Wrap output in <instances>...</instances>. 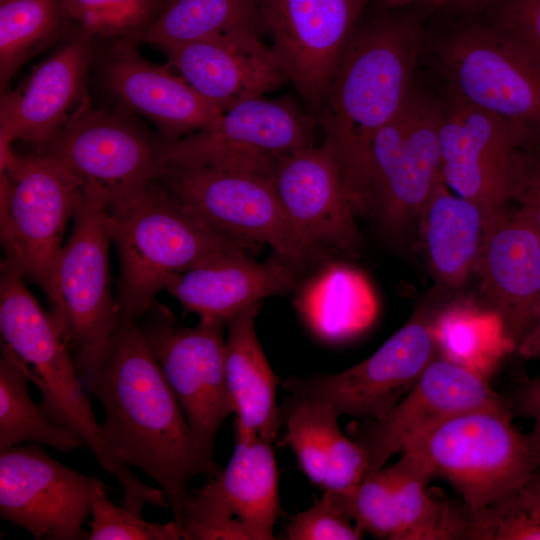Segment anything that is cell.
<instances>
[{
	"instance_id": "6da1fadb",
	"label": "cell",
	"mask_w": 540,
	"mask_h": 540,
	"mask_svg": "<svg viewBox=\"0 0 540 540\" xmlns=\"http://www.w3.org/2000/svg\"><path fill=\"white\" fill-rule=\"evenodd\" d=\"M87 392L103 408L102 434L114 457L159 484L173 520L180 526L188 483L204 472L195 457L181 405L152 355L138 319L120 315Z\"/></svg>"
},
{
	"instance_id": "7a4b0ae2",
	"label": "cell",
	"mask_w": 540,
	"mask_h": 540,
	"mask_svg": "<svg viewBox=\"0 0 540 540\" xmlns=\"http://www.w3.org/2000/svg\"><path fill=\"white\" fill-rule=\"evenodd\" d=\"M418 51V34L407 20L356 26L316 119L356 215L371 213L372 142L405 101Z\"/></svg>"
},
{
	"instance_id": "3957f363",
	"label": "cell",
	"mask_w": 540,
	"mask_h": 540,
	"mask_svg": "<svg viewBox=\"0 0 540 540\" xmlns=\"http://www.w3.org/2000/svg\"><path fill=\"white\" fill-rule=\"evenodd\" d=\"M23 279L7 263L1 264L0 331L2 343L18 357L29 381L39 389V406L82 438L101 468L119 483L125 508L139 516L146 505L166 508L164 491L141 481L110 451L68 347L52 316L41 308Z\"/></svg>"
},
{
	"instance_id": "277c9868",
	"label": "cell",
	"mask_w": 540,
	"mask_h": 540,
	"mask_svg": "<svg viewBox=\"0 0 540 540\" xmlns=\"http://www.w3.org/2000/svg\"><path fill=\"white\" fill-rule=\"evenodd\" d=\"M107 224L120 260V315L138 320L173 275L258 248L212 230L157 179L109 199Z\"/></svg>"
},
{
	"instance_id": "5b68a950",
	"label": "cell",
	"mask_w": 540,
	"mask_h": 540,
	"mask_svg": "<svg viewBox=\"0 0 540 540\" xmlns=\"http://www.w3.org/2000/svg\"><path fill=\"white\" fill-rule=\"evenodd\" d=\"M109 195L87 184L53 271L52 316L78 375L88 388L118 325L120 309L111 291L107 224Z\"/></svg>"
},
{
	"instance_id": "8992f818",
	"label": "cell",
	"mask_w": 540,
	"mask_h": 540,
	"mask_svg": "<svg viewBox=\"0 0 540 540\" xmlns=\"http://www.w3.org/2000/svg\"><path fill=\"white\" fill-rule=\"evenodd\" d=\"M505 404L452 416L412 440L401 453L431 477L447 480L470 513L528 484L535 460L528 434L514 425Z\"/></svg>"
},
{
	"instance_id": "52a82bcc",
	"label": "cell",
	"mask_w": 540,
	"mask_h": 540,
	"mask_svg": "<svg viewBox=\"0 0 540 540\" xmlns=\"http://www.w3.org/2000/svg\"><path fill=\"white\" fill-rule=\"evenodd\" d=\"M0 236L5 260L48 300L67 224L85 186L42 153L0 159Z\"/></svg>"
},
{
	"instance_id": "ba28073f",
	"label": "cell",
	"mask_w": 540,
	"mask_h": 540,
	"mask_svg": "<svg viewBox=\"0 0 540 540\" xmlns=\"http://www.w3.org/2000/svg\"><path fill=\"white\" fill-rule=\"evenodd\" d=\"M146 343L184 412L192 448L204 475L220 468L214 444L224 420L233 413L224 368L226 322L200 319L179 326L163 305L154 302L140 318Z\"/></svg>"
},
{
	"instance_id": "9c48e42d",
	"label": "cell",
	"mask_w": 540,
	"mask_h": 540,
	"mask_svg": "<svg viewBox=\"0 0 540 540\" xmlns=\"http://www.w3.org/2000/svg\"><path fill=\"white\" fill-rule=\"evenodd\" d=\"M157 180L215 232L306 265L326 253L308 245L288 220L269 178L200 166H164Z\"/></svg>"
},
{
	"instance_id": "30bf717a",
	"label": "cell",
	"mask_w": 540,
	"mask_h": 540,
	"mask_svg": "<svg viewBox=\"0 0 540 540\" xmlns=\"http://www.w3.org/2000/svg\"><path fill=\"white\" fill-rule=\"evenodd\" d=\"M442 112L443 106L410 89L372 142L370 215L391 238L417 232L423 208L441 178Z\"/></svg>"
},
{
	"instance_id": "8fae6325",
	"label": "cell",
	"mask_w": 540,
	"mask_h": 540,
	"mask_svg": "<svg viewBox=\"0 0 540 540\" xmlns=\"http://www.w3.org/2000/svg\"><path fill=\"white\" fill-rule=\"evenodd\" d=\"M315 121L288 98L243 101L207 128L162 140L164 166H200L258 174L270 179L279 158L314 145Z\"/></svg>"
},
{
	"instance_id": "7c38bea8",
	"label": "cell",
	"mask_w": 540,
	"mask_h": 540,
	"mask_svg": "<svg viewBox=\"0 0 540 540\" xmlns=\"http://www.w3.org/2000/svg\"><path fill=\"white\" fill-rule=\"evenodd\" d=\"M437 310H417L372 355L334 374L289 377L290 397L327 404L340 416L380 421L438 356L432 331Z\"/></svg>"
},
{
	"instance_id": "4fadbf2b",
	"label": "cell",
	"mask_w": 540,
	"mask_h": 540,
	"mask_svg": "<svg viewBox=\"0 0 540 540\" xmlns=\"http://www.w3.org/2000/svg\"><path fill=\"white\" fill-rule=\"evenodd\" d=\"M451 94L540 142V64L495 28L468 27L439 50Z\"/></svg>"
},
{
	"instance_id": "5bb4252c",
	"label": "cell",
	"mask_w": 540,
	"mask_h": 540,
	"mask_svg": "<svg viewBox=\"0 0 540 540\" xmlns=\"http://www.w3.org/2000/svg\"><path fill=\"white\" fill-rule=\"evenodd\" d=\"M431 475L411 456L401 453L359 485L329 492L364 534L388 540H465L464 504L428 488Z\"/></svg>"
},
{
	"instance_id": "9a60e30c",
	"label": "cell",
	"mask_w": 540,
	"mask_h": 540,
	"mask_svg": "<svg viewBox=\"0 0 540 540\" xmlns=\"http://www.w3.org/2000/svg\"><path fill=\"white\" fill-rule=\"evenodd\" d=\"M272 53L315 121L368 0H256Z\"/></svg>"
},
{
	"instance_id": "2e32d148",
	"label": "cell",
	"mask_w": 540,
	"mask_h": 540,
	"mask_svg": "<svg viewBox=\"0 0 540 540\" xmlns=\"http://www.w3.org/2000/svg\"><path fill=\"white\" fill-rule=\"evenodd\" d=\"M532 144L505 119L451 94L439 131L441 178L491 214L510 206L520 155Z\"/></svg>"
},
{
	"instance_id": "e0dca14e",
	"label": "cell",
	"mask_w": 540,
	"mask_h": 540,
	"mask_svg": "<svg viewBox=\"0 0 540 540\" xmlns=\"http://www.w3.org/2000/svg\"><path fill=\"white\" fill-rule=\"evenodd\" d=\"M100 481L33 444L0 450V516L39 540L88 539L83 524Z\"/></svg>"
},
{
	"instance_id": "ac0fdd59",
	"label": "cell",
	"mask_w": 540,
	"mask_h": 540,
	"mask_svg": "<svg viewBox=\"0 0 540 540\" xmlns=\"http://www.w3.org/2000/svg\"><path fill=\"white\" fill-rule=\"evenodd\" d=\"M271 443L261 437L235 439L226 467L202 487L188 491L180 526L219 538L245 526L252 540L275 539L278 468Z\"/></svg>"
},
{
	"instance_id": "d6986e66",
	"label": "cell",
	"mask_w": 540,
	"mask_h": 540,
	"mask_svg": "<svg viewBox=\"0 0 540 540\" xmlns=\"http://www.w3.org/2000/svg\"><path fill=\"white\" fill-rule=\"evenodd\" d=\"M160 144L121 115L88 107L39 145V153L111 199L158 178Z\"/></svg>"
},
{
	"instance_id": "ffe728a7",
	"label": "cell",
	"mask_w": 540,
	"mask_h": 540,
	"mask_svg": "<svg viewBox=\"0 0 540 540\" xmlns=\"http://www.w3.org/2000/svg\"><path fill=\"white\" fill-rule=\"evenodd\" d=\"M503 404L505 400L491 388L489 380L437 356L385 418L364 420L350 428L353 439L367 454L366 478L442 421L469 410Z\"/></svg>"
},
{
	"instance_id": "44dd1931",
	"label": "cell",
	"mask_w": 540,
	"mask_h": 540,
	"mask_svg": "<svg viewBox=\"0 0 540 540\" xmlns=\"http://www.w3.org/2000/svg\"><path fill=\"white\" fill-rule=\"evenodd\" d=\"M270 181L293 228L312 248L351 251L360 243L339 166L322 143L281 156Z\"/></svg>"
},
{
	"instance_id": "7402d4cb",
	"label": "cell",
	"mask_w": 540,
	"mask_h": 540,
	"mask_svg": "<svg viewBox=\"0 0 540 540\" xmlns=\"http://www.w3.org/2000/svg\"><path fill=\"white\" fill-rule=\"evenodd\" d=\"M475 273L477 300L499 316L516 350L540 301V232L515 207L489 218Z\"/></svg>"
},
{
	"instance_id": "603a6c76",
	"label": "cell",
	"mask_w": 540,
	"mask_h": 540,
	"mask_svg": "<svg viewBox=\"0 0 540 540\" xmlns=\"http://www.w3.org/2000/svg\"><path fill=\"white\" fill-rule=\"evenodd\" d=\"M90 36L81 32L40 63L0 104V147L14 140L41 145L89 107Z\"/></svg>"
},
{
	"instance_id": "cb8c5ba5",
	"label": "cell",
	"mask_w": 540,
	"mask_h": 540,
	"mask_svg": "<svg viewBox=\"0 0 540 540\" xmlns=\"http://www.w3.org/2000/svg\"><path fill=\"white\" fill-rule=\"evenodd\" d=\"M163 50L168 65L223 112L288 82L271 49L255 31L235 32Z\"/></svg>"
},
{
	"instance_id": "d4e9b609",
	"label": "cell",
	"mask_w": 540,
	"mask_h": 540,
	"mask_svg": "<svg viewBox=\"0 0 540 540\" xmlns=\"http://www.w3.org/2000/svg\"><path fill=\"white\" fill-rule=\"evenodd\" d=\"M302 267L277 253L265 262L248 253L232 254L173 275L165 289L185 311L226 322L265 297L294 289Z\"/></svg>"
},
{
	"instance_id": "484cf974",
	"label": "cell",
	"mask_w": 540,
	"mask_h": 540,
	"mask_svg": "<svg viewBox=\"0 0 540 540\" xmlns=\"http://www.w3.org/2000/svg\"><path fill=\"white\" fill-rule=\"evenodd\" d=\"M106 78L120 102L153 121L163 140L207 128L223 114L169 65L149 63L124 40L111 54Z\"/></svg>"
},
{
	"instance_id": "4316f807",
	"label": "cell",
	"mask_w": 540,
	"mask_h": 540,
	"mask_svg": "<svg viewBox=\"0 0 540 540\" xmlns=\"http://www.w3.org/2000/svg\"><path fill=\"white\" fill-rule=\"evenodd\" d=\"M282 410L286 420L282 445L291 447L303 473L322 492L345 491L365 479L367 454L356 440L341 432L335 410L291 397Z\"/></svg>"
},
{
	"instance_id": "83f0119b",
	"label": "cell",
	"mask_w": 540,
	"mask_h": 540,
	"mask_svg": "<svg viewBox=\"0 0 540 540\" xmlns=\"http://www.w3.org/2000/svg\"><path fill=\"white\" fill-rule=\"evenodd\" d=\"M260 303L230 317L224 345V368L233 405L235 439L275 440L280 425L276 404L277 378L255 330Z\"/></svg>"
},
{
	"instance_id": "f1b7e54d",
	"label": "cell",
	"mask_w": 540,
	"mask_h": 540,
	"mask_svg": "<svg viewBox=\"0 0 540 540\" xmlns=\"http://www.w3.org/2000/svg\"><path fill=\"white\" fill-rule=\"evenodd\" d=\"M494 215L452 191L440 178L421 213L417 237L436 282L461 287L475 272L486 226Z\"/></svg>"
},
{
	"instance_id": "f546056e",
	"label": "cell",
	"mask_w": 540,
	"mask_h": 540,
	"mask_svg": "<svg viewBox=\"0 0 540 540\" xmlns=\"http://www.w3.org/2000/svg\"><path fill=\"white\" fill-rule=\"evenodd\" d=\"M295 307L319 338L342 342L373 324L378 300L363 271L346 263L331 262L302 284Z\"/></svg>"
},
{
	"instance_id": "4dcf8cb0",
	"label": "cell",
	"mask_w": 540,
	"mask_h": 540,
	"mask_svg": "<svg viewBox=\"0 0 540 540\" xmlns=\"http://www.w3.org/2000/svg\"><path fill=\"white\" fill-rule=\"evenodd\" d=\"M432 331L438 356L489 380L502 359L515 350L499 316L478 300L462 299L440 307Z\"/></svg>"
},
{
	"instance_id": "1f68e13d",
	"label": "cell",
	"mask_w": 540,
	"mask_h": 540,
	"mask_svg": "<svg viewBox=\"0 0 540 540\" xmlns=\"http://www.w3.org/2000/svg\"><path fill=\"white\" fill-rule=\"evenodd\" d=\"M259 28L256 0H165L140 38L165 49Z\"/></svg>"
},
{
	"instance_id": "d6a6232c",
	"label": "cell",
	"mask_w": 540,
	"mask_h": 540,
	"mask_svg": "<svg viewBox=\"0 0 540 540\" xmlns=\"http://www.w3.org/2000/svg\"><path fill=\"white\" fill-rule=\"evenodd\" d=\"M26 371L13 351L1 344L0 450L24 442L70 453L87 447L80 436L51 419L30 397Z\"/></svg>"
},
{
	"instance_id": "836d02e7",
	"label": "cell",
	"mask_w": 540,
	"mask_h": 540,
	"mask_svg": "<svg viewBox=\"0 0 540 540\" xmlns=\"http://www.w3.org/2000/svg\"><path fill=\"white\" fill-rule=\"evenodd\" d=\"M68 20L61 0H0V84L60 33Z\"/></svg>"
},
{
	"instance_id": "e575fe53",
	"label": "cell",
	"mask_w": 540,
	"mask_h": 540,
	"mask_svg": "<svg viewBox=\"0 0 540 540\" xmlns=\"http://www.w3.org/2000/svg\"><path fill=\"white\" fill-rule=\"evenodd\" d=\"M165 0H61L64 13L89 36L140 37Z\"/></svg>"
},
{
	"instance_id": "d590c367",
	"label": "cell",
	"mask_w": 540,
	"mask_h": 540,
	"mask_svg": "<svg viewBox=\"0 0 540 540\" xmlns=\"http://www.w3.org/2000/svg\"><path fill=\"white\" fill-rule=\"evenodd\" d=\"M467 514L468 540H540V490L528 484Z\"/></svg>"
},
{
	"instance_id": "8d00e7d4",
	"label": "cell",
	"mask_w": 540,
	"mask_h": 540,
	"mask_svg": "<svg viewBox=\"0 0 540 540\" xmlns=\"http://www.w3.org/2000/svg\"><path fill=\"white\" fill-rule=\"evenodd\" d=\"M91 514L89 540L182 539L181 530L174 520L167 523L148 522L124 506L113 504L107 499L101 481L92 497Z\"/></svg>"
},
{
	"instance_id": "74e56055",
	"label": "cell",
	"mask_w": 540,
	"mask_h": 540,
	"mask_svg": "<svg viewBox=\"0 0 540 540\" xmlns=\"http://www.w3.org/2000/svg\"><path fill=\"white\" fill-rule=\"evenodd\" d=\"M363 535L330 494L323 492L308 509L290 518L284 536L288 540H358Z\"/></svg>"
},
{
	"instance_id": "f35d334b",
	"label": "cell",
	"mask_w": 540,
	"mask_h": 540,
	"mask_svg": "<svg viewBox=\"0 0 540 540\" xmlns=\"http://www.w3.org/2000/svg\"><path fill=\"white\" fill-rule=\"evenodd\" d=\"M494 28L540 64V0H503Z\"/></svg>"
},
{
	"instance_id": "ab89813d",
	"label": "cell",
	"mask_w": 540,
	"mask_h": 540,
	"mask_svg": "<svg viewBox=\"0 0 540 540\" xmlns=\"http://www.w3.org/2000/svg\"><path fill=\"white\" fill-rule=\"evenodd\" d=\"M510 205L522 212L540 232V142L522 149Z\"/></svg>"
},
{
	"instance_id": "60d3db41",
	"label": "cell",
	"mask_w": 540,
	"mask_h": 540,
	"mask_svg": "<svg viewBox=\"0 0 540 540\" xmlns=\"http://www.w3.org/2000/svg\"><path fill=\"white\" fill-rule=\"evenodd\" d=\"M507 405L513 416L530 419L540 429V373L518 387Z\"/></svg>"
},
{
	"instance_id": "b9f144b4",
	"label": "cell",
	"mask_w": 540,
	"mask_h": 540,
	"mask_svg": "<svg viewBox=\"0 0 540 540\" xmlns=\"http://www.w3.org/2000/svg\"><path fill=\"white\" fill-rule=\"evenodd\" d=\"M515 351L526 360L540 361V301L533 319L518 342Z\"/></svg>"
},
{
	"instance_id": "7bdbcfd3",
	"label": "cell",
	"mask_w": 540,
	"mask_h": 540,
	"mask_svg": "<svg viewBox=\"0 0 540 540\" xmlns=\"http://www.w3.org/2000/svg\"><path fill=\"white\" fill-rule=\"evenodd\" d=\"M527 434L535 460V470L531 480L528 482V485L540 490V429L533 428Z\"/></svg>"
},
{
	"instance_id": "ee69618b",
	"label": "cell",
	"mask_w": 540,
	"mask_h": 540,
	"mask_svg": "<svg viewBox=\"0 0 540 540\" xmlns=\"http://www.w3.org/2000/svg\"><path fill=\"white\" fill-rule=\"evenodd\" d=\"M485 0H426V2L436 6H449V5H474L481 3Z\"/></svg>"
},
{
	"instance_id": "f6af8a7d",
	"label": "cell",
	"mask_w": 540,
	"mask_h": 540,
	"mask_svg": "<svg viewBox=\"0 0 540 540\" xmlns=\"http://www.w3.org/2000/svg\"><path fill=\"white\" fill-rule=\"evenodd\" d=\"M379 3L386 7H398L409 4L414 1H426V0H377Z\"/></svg>"
}]
</instances>
